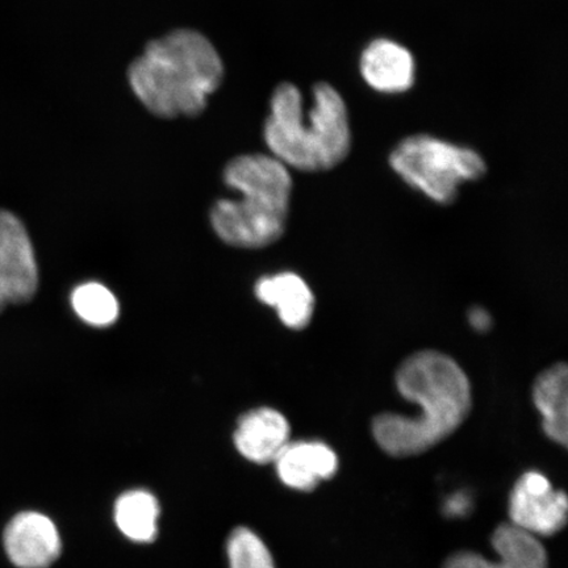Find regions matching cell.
I'll use <instances>...</instances> for the list:
<instances>
[{
  "label": "cell",
  "instance_id": "cell-1",
  "mask_svg": "<svg viewBox=\"0 0 568 568\" xmlns=\"http://www.w3.org/2000/svg\"><path fill=\"white\" fill-rule=\"evenodd\" d=\"M396 387L417 404L418 415L383 414L373 422L376 444L389 456H417L443 443L471 410V385L464 368L437 351L412 354L397 368Z\"/></svg>",
  "mask_w": 568,
  "mask_h": 568
},
{
  "label": "cell",
  "instance_id": "cell-4",
  "mask_svg": "<svg viewBox=\"0 0 568 568\" xmlns=\"http://www.w3.org/2000/svg\"><path fill=\"white\" fill-rule=\"evenodd\" d=\"M224 182L240 197L213 205L211 224L220 240L243 248L276 243L286 230L293 193L288 168L273 155H240L226 165Z\"/></svg>",
  "mask_w": 568,
  "mask_h": 568
},
{
  "label": "cell",
  "instance_id": "cell-7",
  "mask_svg": "<svg viewBox=\"0 0 568 568\" xmlns=\"http://www.w3.org/2000/svg\"><path fill=\"white\" fill-rule=\"evenodd\" d=\"M567 496L556 491L544 474L525 473L509 497L510 524L538 537H550L567 524Z\"/></svg>",
  "mask_w": 568,
  "mask_h": 568
},
{
  "label": "cell",
  "instance_id": "cell-9",
  "mask_svg": "<svg viewBox=\"0 0 568 568\" xmlns=\"http://www.w3.org/2000/svg\"><path fill=\"white\" fill-rule=\"evenodd\" d=\"M497 560H488L477 552H458L446 560L444 568H548V554L538 538L504 524L493 536Z\"/></svg>",
  "mask_w": 568,
  "mask_h": 568
},
{
  "label": "cell",
  "instance_id": "cell-17",
  "mask_svg": "<svg viewBox=\"0 0 568 568\" xmlns=\"http://www.w3.org/2000/svg\"><path fill=\"white\" fill-rule=\"evenodd\" d=\"M231 568H275L272 554L252 530L239 528L229 544Z\"/></svg>",
  "mask_w": 568,
  "mask_h": 568
},
{
  "label": "cell",
  "instance_id": "cell-10",
  "mask_svg": "<svg viewBox=\"0 0 568 568\" xmlns=\"http://www.w3.org/2000/svg\"><path fill=\"white\" fill-rule=\"evenodd\" d=\"M359 71L364 81L382 94H402L415 82L414 55L399 42L378 39L362 52Z\"/></svg>",
  "mask_w": 568,
  "mask_h": 568
},
{
  "label": "cell",
  "instance_id": "cell-8",
  "mask_svg": "<svg viewBox=\"0 0 568 568\" xmlns=\"http://www.w3.org/2000/svg\"><path fill=\"white\" fill-rule=\"evenodd\" d=\"M4 549L11 562L20 568H47L60 557L61 538L51 518L23 513L7 525Z\"/></svg>",
  "mask_w": 568,
  "mask_h": 568
},
{
  "label": "cell",
  "instance_id": "cell-5",
  "mask_svg": "<svg viewBox=\"0 0 568 568\" xmlns=\"http://www.w3.org/2000/svg\"><path fill=\"white\" fill-rule=\"evenodd\" d=\"M389 165L408 186L443 205L456 202L460 184L478 181L487 172L474 149L429 134L400 141L389 154Z\"/></svg>",
  "mask_w": 568,
  "mask_h": 568
},
{
  "label": "cell",
  "instance_id": "cell-15",
  "mask_svg": "<svg viewBox=\"0 0 568 568\" xmlns=\"http://www.w3.org/2000/svg\"><path fill=\"white\" fill-rule=\"evenodd\" d=\"M160 506L148 491L134 489L119 497L115 506V521L123 535L134 542L146 544L158 536Z\"/></svg>",
  "mask_w": 568,
  "mask_h": 568
},
{
  "label": "cell",
  "instance_id": "cell-6",
  "mask_svg": "<svg viewBox=\"0 0 568 568\" xmlns=\"http://www.w3.org/2000/svg\"><path fill=\"white\" fill-rule=\"evenodd\" d=\"M39 266L30 234L12 212L0 210V312L33 300Z\"/></svg>",
  "mask_w": 568,
  "mask_h": 568
},
{
  "label": "cell",
  "instance_id": "cell-12",
  "mask_svg": "<svg viewBox=\"0 0 568 568\" xmlns=\"http://www.w3.org/2000/svg\"><path fill=\"white\" fill-rule=\"evenodd\" d=\"M290 433L287 418L276 409L264 407L241 417L234 444L246 459L268 464L288 445Z\"/></svg>",
  "mask_w": 568,
  "mask_h": 568
},
{
  "label": "cell",
  "instance_id": "cell-18",
  "mask_svg": "<svg viewBox=\"0 0 568 568\" xmlns=\"http://www.w3.org/2000/svg\"><path fill=\"white\" fill-rule=\"evenodd\" d=\"M468 320H470V324L475 331L480 333L487 332L491 328V316H489L486 310L475 307L468 314Z\"/></svg>",
  "mask_w": 568,
  "mask_h": 568
},
{
  "label": "cell",
  "instance_id": "cell-11",
  "mask_svg": "<svg viewBox=\"0 0 568 568\" xmlns=\"http://www.w3.org/2000/svg\"><path fill=\"white\" fill-rule=\"evenodd\" d=\"M275 466L283 485L308 493L323 480L335 477L338 471V457L324 443H288L275 459Z\"/></svg>",
  "mask_w": 568,
  "mask_h": 568
},
{
  "label": "cell",
  "instance_id": "cell-3",
  "mask_svg": "<svg viewBox=\"0 0 568 568\" xmlns=\"http://www.w3.org/2000/svg\"><path fill=\"white\" fill-rule=\"evenodd\" d=\"M264 138L273 158L301 172H326L339 165L352 148L349 112L329 83L314 88V104L304 116L295 84L282 83L270 101Z\"/></svg>",
  "mask_w": 568,
  "mask_h": 568
},
{
  "label": "cell",
  "instance_id": "cell-13",
  "mask_svg": "<svg viewBox=\"0 0 568 568\" xmlns=\"http://www.w3.org/2000/svg\"><path fill=\"white\" fill-rule=\"evenodd\" d=\"M255 296L278 312L283 325L294 331L307 328L315 314V296L307 282L295 273L265 276L255 284Z\"/></svg>",
  "mask_w": 568,
  "mask_h": 568
},
{
  "label": "cell",
  "instance_id": "cell-14",
  "mask_svg": "<svg viewBox=\"0 0 568 568\" xmlns=\"http://www.w3.org/2000/svg\"><path fill=\"white\" fill-rule=\"evenodd\" d=\"M532 402L542 416V428L551 442L567 447L568 368L557 364L538 375Z\"/></svg>",
  "mask_w": 568,
  "mask_h": 568
},
{
  "label": "cell",
  "instance_id": "cell-2",
  "mask_svg": "<svg viewBox=\"0 0 568 568\" xmlns=\"http://www.w3.org/2000/svg\"><path fill=\"white\" fill-rule=\"evenodd\" d=\"M223 75L216 48L193 30H178L149 42L128 70L134 95L149 112L165 119L197 116Z\"/></svg>",
  "mask_w": 568,
  "mask_h": 568
},
{
  "label": "cell",
  "instance_id": "cell-16",
  "mask_svg": "<svg viewBox=\"0 0 568 568\" xmlns=\"http://www.w3.org/2000/svg\"><path fill=\"white\" fill-rule=\"evenodd\" d=\"M71 305L78 317L98 328L115 324L120 312L116 296L97 282L78 286L71 294Z\"/></svg>",
  "mask_w": 568,
  "mask_h": 568
}]
</instances>
